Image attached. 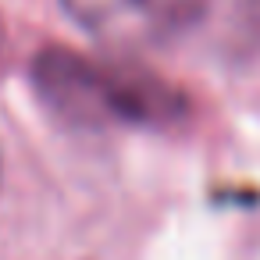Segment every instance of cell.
Segmentation results:
<instances>
[{"label":"cell","instance_id":"obj_1","mask_svg":"<svg viewBox=\"0 0 260 260\" xmlns=\"http://www.w3.org/2000/svg\"><path fill=\"white\" fill-rule=\"evenodd\" d=\"M32 86L54 118L79 128H160L185 114L182 93L164 79L64 47L32 57Z\"/></svg>","mask_w":260,"mask_h":260},{"label":"cell","instance_id":"obj_2","mask_svg":"<svg viewBox=\"0 0 260 260\" xmlns=\"http://www.w3.org/2000/svg\"><path fill=\"white\" fill-rule=\"evenodd\" d=\"M79 29L118 50H153L203 22L210 0H61Z\"/></svg>","mask_w":260,"mask_h":260}]
</instances>
